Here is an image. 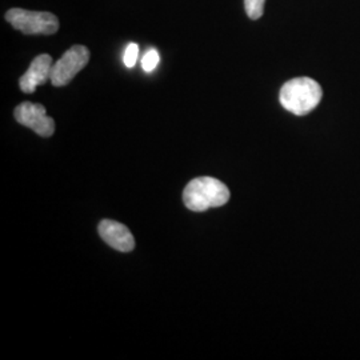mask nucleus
<instances>
[{
  "instance_id": "0eeeda50",
  "label": "nucleus",
  "mask_w": 360,
  "mask_h": 360,
  "mask_svg": "<svg viewBox=\"0 0 360 360\" xmlns=\"http://www.w3.org/2000/svg\"><path fill=\"white\" fill-rule=\"evenodd\" d=\"M52 58L47 53H41L37 56L26 74L19 79L20 90L25 94H32L39 86L51 80Z\"/></svg>"
},
{
  "instance_id": "9d476101",
  "label": "nucleus",
  "mask_w": 360,
  "mask_h": 360,
  "mask_svg": "<svg viewBox=\"0 0 360 360\" xmlns=\"http://www.w3.org/2000/svg\"><path fill=\"white\" fill-rule=\"evenodd\" d=\"M138 55H139V47L135 43H129L124 51V56H123V62L126 67L132 68L134 65H136L138 60Z\"/></svg>"
},
{
  "instance_id": "423d86ee",
  "label": "nucleus",
  "mask_w": 360,
  "mask_h": 360,
  "mask_svg": "<svg viewBox=\"0 0 360 360\" xmlns=\"http://www.w3.org/2000/svg\"><path fill=\"white\" fill-rule=\"evenodd\" d=\"M98 230L104 242L120 252H129L135 248L134 235L124 224L119 221L104 219L101 221Z\"/></svg>"
},
{
  "instance_id": "f257e3e1",
  "label": "nucleus",
  "mask_w": 360,
  "mask_h": 360,
  "mask_svg": "<svg viewBox=\"0 0 360 360\" xmlns=\"http://www.w3.org/2000/svg\"><path fill=\"white\" fill-rule=\"evenodd\" d=\"M321 84L311 77H295L284 83L279 101L284 110L297 116L309 114L322 101Z\"/></svg>"
},
{
  "instance_id": "20e7f679",
  "label": "nucleus",
  "mask_w": 360,
  "mask_h": 360,
  "mask_svg": "<svg viewBox=\"0 0 360 360\" xmlns=\"http://www.w3.org/2000/svg\"><path fill=\"white\" fill-rule=\"evenodd\" d=\"M90 51L84 46H74L52 65L51 83L55 87L67 86L77 74L89 65Z\"/></svg>"
},
{
  "instance_id": "39448f33",
  "label": "nucleus",
  "mask_w": 360,
  "mask_h": 360,
  "mask_svg": "<svg viewBox=\"0 0 360 360\" xmlns=\"http://www.w3.org/2000/svg\"><path fill=\"white\" fill-rule=\"evenodd\" d=\"M15 119L22 126L37 132L39 136L50 138L55 132V122L47 115L44 105L38 103L25 102L15 108Z\"/></svg>"
},
{
  "instance_id": "6e6552de",
  "label": "nucleus",
  "mask_w": 360,
  "mask_h": 360,
  "mask_svg": "<svg viewBox=\"0 0 360 360\" xmlns=\"http://www.w3.org/2000/svg\"><path fill=\"white\" fill-rule=\"evenodd\" d=\"M266 0H245V8L247 16L252 20H257L264 13Z\"/></svg>"
},
{
  "instance_id": "7ed1b4c3",
  "label": "nucleus",
  "mask_w": 360,
  "mask_h": 360,
  "mask_svg": "<svg viewBox=\"0 0 360 360\" xmlns=\"http://www.w3.org/2000/svg\"><path fill=\"white\" fill-rule=\"evenodd\" d=\"M6 20L26 35H53L59 30V19L51 13L11 8L6 13Z\"/></svg>"
},
{
  "instance_id": "1a4fd4ad",
  "label": "nucleus",
  "mask_w": 360,
  "mask_h": 360,
  "mask_svg": "<svg viewBox=\"0 0 360 360\" xmlns=\"http://www.w3.org/2000/svg\"><path fill=\"white\" fill-rule=\"evenodd\" d=\"M159 60H160V58H159V52L154 50V49L148 50V51L146 52V55L143 56V70H144L146 72H153L155 68L158 67V65H159Z\"/></svg>"
},
{
  "instance_id": "f03ea898",
  "label": "nucleus",
  "mask_w": 360,
  "mask_h": 360,
  "mask_svg": "<svg viewBox=\"0 0 360 360\" xmlns=\"http://www.w3.org/2000/svg\"><path fill=\"white\" fill-rule=\"evenodd\" d=\"M230 190L224 183L215 178L202 176L191 180L184 191L183 202L195 212H203L208 208L224 206L230 200Z\"/></svg>"
}]
</instances>
